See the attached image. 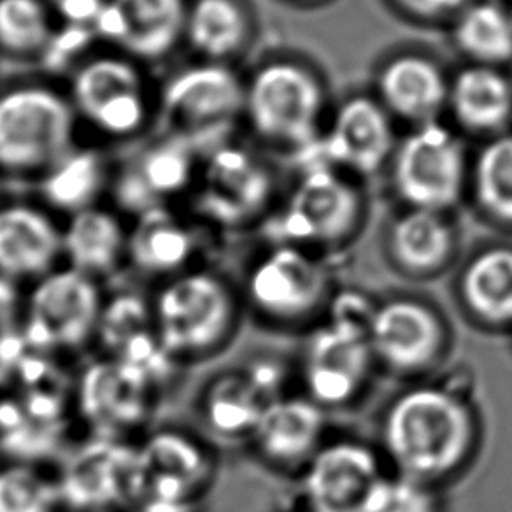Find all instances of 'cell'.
<instances>
[{
	"label": "cell",
	"mask_w": 512,
	"mask_h": 512,
	"mask_svg": "<svg viewBox=\"0 0 512 512\" xmlns=\"http://www.w3.org/2000/svg\"><path fill=\"white\" fill-rule=\"evenodd\" d=\"M383 439L402 476L430 484L465 462L474 448L476 416L460 393L423 384L393 400Z\"/></svg>",
	"instance_id": "cell-1"
},
{
	"label": "cell",
	"mask_w": 512,
	"mask_h": 512,
	"mask_svg": "<svg viewBox=\"0 0 512 512\" xmlns=\"http://www.w3.org/2000/svg\"><path fill=\"white\" fill-rule=\"evenodd\" d=\"M150 306L158 342L178 367L220 355L241 320V297L232 283L202 267L160 281Z\"/></svg>",
	"instance_id": "cell-2"
},
{
	"label": "cell",
	"mask_w": 512,
	"mask_h": 512,
	"mask_svg": "<svg viewBox=\"0 0 512 512\" xmlns=\"http://www.w3.org/2000/svg\"><path fill=\"white\" fill-rule=\"evenodd\" d=\"M218 460L199 435L181 427L151 430L136 442L127 512H197Z\"/></svg>",
	"instance_id": "cell-3"
},
{
	"label": "cell",
	"mask_w": 512,
	"mask_h": 512,
	"mask_svg": "<svg viewBox=\"0 0 512 512\" xmlns=\"http://www.w3.org/2000/svg\"><path fill=\"white\" fill-rule=\"evenodd\" d=\"M374 309L360 295L344 293L332 318L311 335L304 377L309 399L321 407L341 406L362 392L376 360L369 341Z\"/></svg>",
	"instance_id": "cell-4"
},
{
	"label": "cell",
	"mask_w": 512,
	"mask_h": 512,
	"mask_svg": "<svg viewBox=\"0 0 512 512\" xmlns=\"http://www.w3.org/2000/svg\"><path fill=\"white\" fill-rule=\"evenodd\" d=\"M106 297L102 283L60 265L30 286L23 335L41 351L79 353L95 344Z\"/></svg>",
	"instance_id": "cell-5"
},
{
	"label": "cell",
	"mask_w": 512,
	"mask_h": 512,
	"mask_svg": "<svg viewBox=\"0 0 512 512\" xmlns=\"http://www.w3.org/2000/svg\"><path fill=\"white\" fill-rule=\"evenodd\" d=\"M72 111L46 88H20L0 97V167L34 171L67 155Z\"/></svg>",
	"instance_id": "cell-6"
},
{
	"label": "cell",
	"mask_w": 512,
	"mask_h": 512,
	"mask_svg": "<svg viewBox=\"0 0 512 512\" xmlns=\"http://www.w3.org/2000/svg\"><path fill=\"white\" fill-rule=\"evenodd\" d=\"M328 293V274L299 246L281 244L260 256L244 279V299L260 318L292 323L313 314Z\"/></svg>",
	"instance_id": "cell-7"
},
{
	"label": "cell",
	"mask_w": 512,
	"mask_h": 512,
	"mask_svg": "<svg viewBox=\"0 0 512 512\" xmlns=\"http://www.w3.org/2000/svg\"><path fill=\"white\" fill-rule=\"evenodd\" d=\"M158 393L157 384L141 372L102 356L81 374L79 413L92 435L132 441L137 430L148 427Z\"/></svg>",
	"instance_id": "cell-8"
},
{
	"label": "cell",
	"mask_w": 512,
	"mask_h": 512,
	"mask_svg": "<svg viewBox=\"0 0 512 512\" xmlns=\"http://www.w3.org/2000/svg\"><path fill=\"white\" fill-rule=\"evenodd\" d=\"M136 442L92 435L58 472L65 512H127Z\"/></svg>",
	"instance_id": "cell-9"
},
{
	"label": "cell",
	"mask_w": 512,
	"mask_h": 512,
	"mask_svg": "<svg viewBox=\"0 0 512 512\" xmlns=\"http://www.w3.org/2000/svg\"><path fill=\"white\" fill-rule=\"evenodd\" d=\"M244 100L260 134L286 143H311L321 113V90L297 65H267L251 81Z\"/></svg>",
	"instance_id": "cell-10"
},
{
	"label": "cell",
	"mask_w": 512,
	"mask_h": 512,
	"mask_svg": "<svg viewBox=\"0 0 512 512\" xmlns=\"http://www.w3.org/2000/svg\"><path fill=\"white\" fill-rule=\"evenodd\" d=\"M395 183L414 209L441 213L462 190V146L441 125H423L399 150Z\"/></svg>",
	"instance_id": "cell-11"
},
{
	"label": "cell",
	"mask_w": 512,
	"mask_h": 512,
	"mask_svg": "<svg viewBox=\"0 0 512 512\" xmlns=\"http://www.w3.org/2000/svg\"><path fill=\"white\" fill-rule=\"evenodd\" d=\"M384 477L376 453L362 442L320 446L304 474L309 512H367Z\"/></svg>",
	"instance_id": "cell-12"
},
{
	"label": "cell",
	"mask_w": 512,
	"mask_h": 512,
	"mask_svg": "<svg viewBox=\"0 0 512 512\" xmlns=\"http://www.w3.org/2000/svg\"><path fill=\"white\" fill-rule=\"evenodd\" d=\"M235 74L218 65H204L179 74L164 95V120L174 139L193 146L195 139L227 127L244 104Z\"/></svg>",
	"instance_id": "cell-13"
},
{
	"label": "cell",
	"mask_w": 512,
	"mask_h": 512,
	"mask_svg": "<svg viewBox=\"0 0 512 512\" xmlns=\"http://www.w3.org/2000/svg\"><path fill=\"white\" fill-rule=\"evenodd\" d=\"M283 376L281 365L269 360L214 376L197 402L204 427L223 439H249L265 407L281 397Z\"/></svg>",
	"instance_id": "cell-14"
},
{
	"label": "cell",
	"mask_w": 512,
	"mask_h": 512,
	"mask_svg": "<svg viewBox=\"0 0 512 512\" xmlns=\"http://www.w3.org/2000/svg\"><path fill=\"white\" fill-rule=\"evenodd\" d=\"M374 358L400 372L432 365L444 346L439 316L423 302L397 299L376 306L369 327Z\"/></svg>",
	"instance_id": "cell-15"
},
{
	"label": "cell",
	"mask_w": 512,
	"mask_h": 512,
	"mask_svg": "<svg viewBox=\"0 0 512 512\" xmlns=\"http://www.w3.org/2000/svg\"><path fill=\"white\" fill-rule=\"evenodd\" d=\"M72 92L81 113L109 134H130L143 123V85L136 67L125 60L99 58L81 67Z\"/></svg>",
	"instance_id": "cell-16"
},
{
	"label": "cell",
	"mask_w": 512,
	"mask_h": 512,
	"mask_svg": "<svg viewBox=\"0 0 512 512\" xmlns=\"http://www.w3.org/2000/svg\"><path fill=\"white\" fill-rule=\"evenodd\" d=\"M358 211L356 195L341 178L320 167L293 193L279 225L286 244H323L346 234Z\"/></svg>",
	"instance_id": "cell-17"
},
{
	"label": "cell",
	"mask_w": 512,
	"mask_h": 512,
	"mask_svg": "<svg viewBox=\"0 0 512 512\" xmlns=\"http://www.w3.org/2000/svg\"><path fill=\"white\" fill-rule=\"evenodd\" d=\"M267 195L269 178L264 169L244 151L221 148L207 162L197 207L206 220L237 227L262 209Z\"/></svg>",
	"instance_id": "cell-18"
},
{
	"label": "cell",
	"mask_w": 512,
	"mask_h": 512,
	"mask_svg": "<svg viewBox=\"0 0 512 512\" xmlns=\"http://www.w3.org/2000/svg\"><path fill=\"white\" fill-rule=\"evenodd\" d=\"M185 0H109L93 29L141 58L172 50L186 27Z\"/></svg>",
	"instance_id": "cell-19"
},
{
	"label": "cell",
	"mask_w": 512,
	"mask_h": 512,
	"mask_svg": "<svg viewBox=\"0 0 512 512\" xmlns=\"http://www.w3.org/2000/svg\"><path fill=\"white\" fill-rule=\"evenodd\" d=\"M62 230L36 207H0V279L36 283L62 264Z\"/></svg>",
	"instance_id": "cell-20"
},
{
	"label": "cell",
	"mask_w": 512,
	"mask_h": 512,
	"mask_svg": "<svg viewBox=\"0 0 512 512\" xmlns=\"http://www.w3.org/2000/svg\"><path fill=\"white\" fill-rule=\"evenodd\" d=\"M325 416L320 404L302 397H278L265 407L249 441L274 465L307 463L320 449Z\"/></svg>",
	"instance_id": "cell-21"
},
{
	"label": "cell",
	"mask_w": 512,
	"mask_h": 512,
	"mask_svg": "<svg viewBox=\"0 0 512 512\" xmlns=\"http://www.w3.org/2000/svg\"><path fill=\"white\" fill-rule=\"evenodd\" d=\"M199 253V242L183 221L165 207L137 216L128 234L127 264L144 278H174L195 269L193 260Z\"/></svg>",
	"instance_id": "cell-22"
},
{
	"label": "cell",
	"mask_w": 512,
	"mask_h": 512,
	"mask_svg": "<svg viewBox=\"0 0 512 512\" xmlns=\"http://www.w3.org/2000/svg\"><path fill=\"white\" fill-rule=\"evenodd\" d=\"M193 146L171 137L137 158L118 181L116 199L123 209L141 216L164 207L192 179Z\"/></svg>",
	"instance_id": "cell-23"
},
{
	"label": "cell",
	"mask_w": 512,
	"mask_h": 512,
	"mask_svg": "<svg viewBox=\"0 0 512 512\" xmlns=\"http://www.w3.org/2000/svg\"><path fill=\"white\" fill-rule=\"evenodd\" d=\"M128 234L109 211L90 207L72 214L62 230L65 267L102 283L127 264Z\"/></svg>",
	"instance_id": "cell-24"
},
{
	"label": "cell",
	"mask_w": 512,
	"mask_h": 512,
	"mask_svg": "<svg viewBox=\"0 0 512 512\" xmlns=\"http://www.w3.org/2000/svg\"><path fill=\"white\" fill-rule=\"evenodd\" d=\"M392 146V128L383 109L367 99L349 100L335 116L323 144L335 164L360 172L377 169Z\"/></svg>",
	"instance_id": "cell-25"
},
{
	"label": "cell",
	"mask_w": 512,
	"mask_h": 512,
	"mask_svg": "<svg viewBox=\"0 0 512 512\" xmlns=\"http://www.w3.org/2000/svg\"><path fill=\"white\" fill-rule=\"evenodd\" d=\"M462 297L474 316L512 323V248H490L463 272Z\"/></svg>",
	"instance_id": "cell-26"
},
{
	"label": "cell",
	"mask_w": 512,
	"mask_h": 512,
	"mask_svg": "<svg viewBox=\"0 0 512 512\" xmlns=\"http://www.w3.org/2000/svg\"><path fill=\"white\" fill-rule=\"evenodd\" d=\"M381 92L388 106L413 120H425L441 109L448 88L434 64L418 57H404L386 67Z\"/></svg>",
	"instance_id": "cell-27"
},
{
	"label": "cell",
	"mask_w": 512,
	"mask_h": 512,
	"mask_svg": "<svg viewBox=\"0 0 512 512\" xmlns=\"http://www.w3.org/2000/svg\"><path fill=\"white\" fill-rule=\"evenodd\" d=\"M453 234L441 213L413 209L392 230V251L407 271L428 274L446 264Z\"/></svg>",
	"instance_id": "cell-28"
},
{
	"label": "cell",
	"mask_w": 512,
	"mask_h": 512,
	"mask_svg": "<svg viewBox=\"0 0 512 512\" xmlns=\"http://www.w3.org/2000/svg\"><path fill=\"white\" fill-rule=\"evenodd\" d=\"M451 102L465 125L490 130L502 125L511 113V85L497 71L472 67L458 74L451 88Z\"/></svg>",
	"instance_id": "cell-29"
},
{
	"label": "cell",
	"mask_w": 512,
	"mask_h": 512,
	"mask_svg": "<svg viewBox=\"0 0 512 512\" xmlns=\"http://www.w3.org/2000/svg\"><path fill=\"white\" fill-rule=\"evenodd\" d=\"M0 512H65L57 474L29 460L0 462Z\"/></svg>",
	"instance_id": "cell-30"
},
{
	"label": "cell",
	"mask_w": 512,
	"mask_h": 512,
	"mask_svg": "<svg viewBox=\"0 0 512 512\" xmlns=\"http://www.w3.org/2000/svg\"><path fill=\"white\" fill-rule=\"evenodd\" d=\"M104 185V167L97 153L79 151L58 160L50 176L44 179V199L65 213L90 209Z\"/></svg>",
	"instance_id": "cell-31"
},
{
	"label": "cell",
	"mask_w": 512,
	"mask_h": 512,
	"mask_svg": "<svg viewBox=\"0 0 512 512\" xmlns=\"http://www.w3.org/2000/svg\"><path fill=\"white\" fill-rule=\"evenodd\" d=\"M185 30L195 50L223 58L239 50L246 37V18L232 0H197L186 16Z\"/></svg>",
	"instance_id": "cell-32"
},
{
	"label": "cell",
	"mask_w": 512,
	"mask_h": 512,
	"mask_svg": "<svg viewBox=\"0 0 512 512\" xmlns=\"http://www.w3.org/2000/svg\"><path fill=\"white\" fill-rule=\"evenodd\" d=\"M458 43L481 62H502L512 55L511 15L495 4H477L465 11L456 29Z\"/></svg>",
	"instance_id": "cell-33"
},
{
	"label": "cell",
	"mask_w": 512,
	"mask_h": 512,
	"mask_svg": "<svg viewBox=\"0 0 512 512\" xmlns=\"http://www.w3.org/2000/svg\"><path fill=\"white\" fill-rule=\"evenodd\" d=\"M477 195L498 220L512 221V137H502L481 153L476 169Z\"/></svg>",
	"instance_id": "cell-34"
},
{
	"label": "cell",
	"mask_w": 512,
	"mask_h": 512,
	"mask_svg": "<svg viewBox=\"0 0 512 512\" xmlns=\"http://www.w3.org/2000/svg\"><path fill=\"white\" fill-rule=\"evenodd\" d=\"M48 13L39 0H0V46L30 53L50 41Z\"/></svg>",
	"instance_id": "cell-35"
},
{
	"label": "cell",
	"mask_w": 512,
	"mask_h": 512,
	"mask_svg": "<svg viewBox=\"0 0 512 512\" xmlns=\"http://www.w3.org/2000/svg\"><path fill=\"white\" fill-rule=\"evenodd\" d=\"M367 512H439V504L430 484L399 474L384 477Z\"/></svg>",
	"instance_id": "cell-36"
},
{
	"label": "cell",
	"mask_w": 512,
	"mask_h": 512,
	"mask_svg": "<svg viewBox=\"0 0 512 512\" xmlns=\"http://www.w3.org/2000/svg\"><path fill=\"white\" fill-rule=\"evenodd\" d=\"M53 8L72 25L95 23L106 0H50Z\"/></svg>",
	"instance_id": "cell-37"
},
{
	"label": "cell",
	"mask_w": 512,
	"mask_h": 512,
	"mask_svg": "<svg viewBox=\"0 0 512 512\" xmlns=\"http://www.w3.org/2000/svg\"><path fill=\"white\" fill-rule=\"evenodd\" d=\"M400 2L423 15H437V13L455 9L462 4L463 0H400Z\"/></svg>",
	"instance_id": "cell-38"
},
{
	"label": "cell",
	"mask_w": 512,
	"mask_h": 512,
	"mask_svg": "<svg viewBox=\"0 0 512 512\" xmlns=\"http://www.w3.org/2000/svg\"><path fill=\"white\" fill-rule=\"evenodd\" d=\"M511 20H512V13H511Z\"/></svg>",
	"instance_id": "cell-39"
}]
</instances>
